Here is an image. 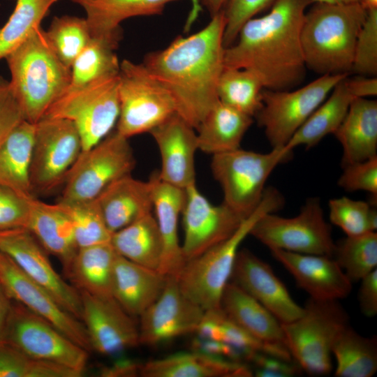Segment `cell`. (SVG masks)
Returning a JSON list of instances; mask_svg holds the SVG:
<instances>
[{"label":"cell","instance_id":"obj_1","mask_svg":"<svg viewBox=\"0 0 377 377\" xmlns=\"http://www.w3.org/2000/svg\"><path fill=\"white\" fill-rule=\"evenodd\" d=\"M223 10L202 30L177 36L166 48L147 54L143 65L171 94L176 112L195 129L219 101L224 68Z\"/></svg>","mask_w":377,"mask_h":377},{"label":"cell","instance_id":"obj_2","mask_svg":"<svg viewBox=\"0 0 377 377\" xmlns=\"http://www.w3.org/2000/svg\"><path fill=\"white\" fill-rule=\"evenodd\" d=\"M312 0H276L269 12L253 17L225 48L224 67L253 71L265 89L290 90L302 82L306 72L301 29Z\"/></svg>","mask_w":377,"mask_h":377},{"label":"cell","instance_id":"obj_3","mask_svg":"<svg viewBox=\"0 0 377 377\" xmlns=\"http://www.w3.org/2000/svg\"><path fill=\"white\" fill-rule=\"evenodd\" d=\"M367 13L361 3H313L305 13L301 29L306 68L321 75H350Z\"/></svg>","mask_w":377,"mask_h":377},{"label":"cell","instance_id":"obj_4","mask_svg":"<svg viewBox=\"0 0 377 377\" xmlns=\"http://www.w3.org/2000/svg\"><path fill=\"white\" fill-rule=\"evenodd\" d=\"M5 59L10 85L25 119L36 124L69 87L71 68L57 57L40 27Z\"/></svg>","mask_w":377,"mask_h":377},{"label":"cell","instance_id":"obj_5","mask_svg":"<svg viewBox=\"0 0 377 377\" xmlns=\"http://www.w3.org/2000/svg\"><path fill=\"white\" fill-rule=\"evenodd\" d=\"M283 203L278 190L266 188L257 208L230 237L186 262L177 276L184 295L205 311L221 308V298L230 279L241 243L262 216L278 210Z\"/></svg>","mask_w":377,"mask_h":377},{"label":"cell","instance_id":"obj_6","mask_svg":"<svg viewBox=\"0 0 377 377\" xmlns=\"http://www.w3.org/2000/svg\"><path fill=\"white\" fill-rule=\"evenodd\" d=\"M303 314L282 324L285 346L295 362L312 376H325L332 369V349L339 333L350 324L339 300L309 297Z\"/></svg>","mask_w":377,"mask_h":377},{"label":"cell","instance_id":"obj_7","mask_svg":"<svg viewBox=\"0 0 377 377\" xmlns=\"http://www.w3.org/2000/svg\"><path fill=\"white\" fill-rule=\"evenodd\" d=\"M292 151L284 146L258 153L240 147L212 155L211 170L223 190V203L244 218L260 202L269 175Z\"/></svg>","mask_w":377,"mask_h":377},{"label":"cell","instance_id":"obj_8","mask_svg":"<svg viewBox=\"0 0 377 377\" xmlns=\"http://www.w3.org/2000/svg\"><path fill=\"white\" fill-rule=\"evenodd\" d=\"M119 74L87 84L69 87L47 109L44 117L70 120L80 135L82 151L104 139L119 114Z\"/></svg>","mask_w":377,"mask_h":377},{"label":"cell","instance_id":"obj_9","mask_svg":"<svg viewBox=\"0 0 377 377\" xmlns=\"http://www.w3.org/2000/svg\"><path fill=\"white\" fill-rule=\"evenodd\" d=\"M128 139L115 131L82 151L65 178L58 202L95 200L112 183L130 175L136 161Z\"/></svg>","mask_w":377,"mask_h":377},{"label":"cell","instance_id":"obj_10","mask_svg":"<svg viewBox=\"0 0 377 377\" xmlns=\"http://www.w3.org/2000/svg\"><path fill=\"white\" fill-rule=\"evenodd\" d=\"M119 114L116 131L128 138L150 132L176 112L170 92L143 64L124 59L119 72Z\"/></svg>","mask_w":377,"mask_h":377},{"label":"cell","instance_id":"obj_11","mask_svg":"<svg viewBox=\"0 0 377 377\" xmlns=\"http://www.w3.org/2000/svg\"><path fill=\"white\" fill-rule=\"evenodd\" d=\"M249 235L269 250L333 257L335 249L331 226L326 221L317 198L306 200L294 217L265 214L255 223Z\"/></svg>","mask_w":377,"mask_h":377},{"label":"cell","instance_id":"obj_12","mask_svg":"<svg viewBox=\"0 0 377 377\" xmlns=\"http://www.w3.org/2000/svg\"><path fill=\"white\" fill-rule=\"evenodd\" d=\"M347 74L323 75L295 90L264 89L263 106L255 116L272 147H283L334 86Z\"/></svg>","mask_w":377,"mask_h":377},{"label":"cell","instance_id":"obj_13","mask_svg":"<svg viewBox=\"0 0 377 377\" xmlns=\"http://www.w3.org/2000/svg\"><path fill=\"white\" fill-rule=\"evenodd\" d=\"M4 341L29 357L52 362L83 372L88 351L44 318L13 301Z\"/></svg>","mask_w":377,"mask_h":377},{"label":"cell","instance_id":"obj_14","mask_svg":"<svg viewBox=\"0 0 377 377\" xmlns=\"http://www.w3.org/2000/svg\"><path fill=\"white\" fill-rule=\"evenodd\" d=\"M35 124L30 182L32 192H47L65 180L82 151V142L70 120L43 117Z\"/></svg>","mask_w":377,"mask_h":377},{"label":"cell","instance_id":"obj_15","mask_svg":"<svg viewBox=\"0 0 377 377\" xmlns=\"http://www.w3.org/2000/svg\"><path fill=\"white\" fill-rule=\"evenodd\" d=\"M0 251L8 256L27 276L46 289L63 308L81 320L80 291L59 275L47 251L27 228L0 232Z\"/></svg>","mask_w":377,"mask_h":377},{"label":"cell","instance_id":"obj_16","mask_svg":"<svg viewBox=\"0 0 377 377\" xmlns=\"http://www.w3.org/2000/svg\"><path fill=\"white\" fill-rule=\"evenodd\" d=\"M181 215L184 231L182 249L186 263L228 239L246 219L223 202L212 204L195 184L185 189Z\"/></svg>","mask_w":377,"mask_h":377},{"label":"cell","instance_id":"obj_17","mask_svg":"<svg viewBox=\"0 0 377 377\" xmlns=\"http://www.w3.org/2000/svg\"><path fill=\"white\" fill-rule=\"evenodd\" d=\"M0 283L8 296L44 318L65 336L92 350L85 327L44 288L27 276L15 262L0 251Z\"/></svg>","mask_w":377,"mask_h":377},{"label":"cell","instance_id":"obj_18","mask_svg":"<svg viewBox=\"0 0 377 377\" xmlns=\"http://www.w3.org/2000/svg\"><path fill=\"white\" fill-rule=\"evenodd\" d=\"M205 311L182 292L177 277L167 276L158 297L139 316L140 344L155 346L195 333Z\"/></svg>","mask_w":377,"mask_h":377},{"label":"cell","instance_id":"obj_19","mask_svg":"<svg viewBox=\"0 0 377 377\" xmlns=\"http://www.w3.org/2000/svg\"><path fill=\"white\" fill-rule=\"evenodd\" d=\"M82 318L91 349L104 355L119 354L140 344L138 327L113 297L80 291Z\"/></svg>","mask_w":377,"mask_h":377},{"label":"cell","instance_id":"obj_20","mask_svg":"<svg viewBox=\"0 0 377 377\" xmlns=\"http://www.w3.org/2000/svg\"><path fill=\"white\" fill-rule=\"evenodd\" d=\"M230 279L282 324L303 314L304 308L292 298L272 267L248 249L238 251Z\"/></svg>","mask_w":377,"mask_h":377},{"label":"cell","instance_id":"obj_21","mask_svg":"<svg viewBox=\"0 0 377 377\" xmlns=\"http://www.w3.org/2000/svg\"><path fill=\"white\" fill-rule=\"evenodd\" d=\"M194 129L175 112L149 132L160 152L161 168L158 176L162 182L182 189L195 184L198 146Z\"/></svg>","mask_w":377,"mask_h":377},{"label":"cell","instance_id":"obj_22","mask_svg":"<svg viewBox=\"0 0 377 377\" xmlns=\"http://www.w3.org/2000/svg\"><path fill=\"white\" fill-rule=\"evenodd\" d=\"M270 251L309 297L339 301L350 293L353 283L333 257L277 249Z\"/></svg>","mask_w":377,"mask_h":377},{"label":"cell","instance_id":"obj_23","mask_svg":"<svg viewBox=\"0 0 377 377\" xmlns=\"http://www.w3.org/2000/svg\"><path fill=\"white\" fill-rule=\"evenodd\" d=\"M150 180L153 208L163 243L158 271L165 276L177 277L186 263L178 236V221L185 200V189L162 182L158 172Z\"/></svg>","mask_w":377,"mask_h":377},{"label":"cell","instance_id":"obj_24","mask_svg":"<svg viewBox=\"0 0 377 377\" xmlns=\"http://www.w3.org/2000/svg\"><path fill=\"white\" fill-rule=\"evenodd\" d=\"M167 276L117 253L113 266L112 296L131 316H140L160 295Z\"/></svg>","mask_w":377,"mask_h":377},{"label":"cell","instance_id":"obj_25","mask_svg":"<svg viewBox=\"0 0 377 377\" xmlns=\"http://www.w3.org/2000/svg\"><path fill=\"white\" fill-rule=\"evenodd\" d=\"M81 6L93 38L117 48L122 37L120 24L135 16L161 15L165 6L179 0H71Z\"/></svg>","mask_w":377,"mask_h":377},{"label":"cell","instance_id":"obj_26","mask_svg":"<svg viewBox=\"0 0 377 377\" xmlns=\"http://www.w3.org/2000/svg\"><path fill=\"white\" fill-rule=\"evenodd\" d=\"M106 225L113 233L151 213L152 183L127 175L109 185L96 198Z\"/></svg>","mask_w":377,"mask_h":377},{"label":"cell","instance_id":"obj_27","mask_svg":"<svg viewBox=\"0 0 377 377\" xmlns=\"http://www.w3.org/2000/svg\"><path fill=\"white\" fill-rule=\"evenodd\" d=\"M333 134L342 146V167L377 156V101L354 98Z\"/></svg>","mask_w":377,"mask_h":377},{"label":"cell","instance_id":"obj_28","mask_svg":"<svg viewBox=\"0 0 377 377\" xmlns=\"http://www.w3.org/2000/svg\"><path fill=\"white\" fill-rule=\"evenodd\" d=\"M252 372L242 362L200 351L179 353L142 364V377H245Z\"/></svg>","mask_w":377,"mask_h":377},{"label":"cell","instance_id":"obj_29","mask_svg":"<svg viewBox=\"0 0 377 377\" xmlns=\"http://www.w3.org/2000/svg\"><path fill=\"white\" fill-rule=\"evenodd\" d=\"M27 228L47 253L60 260L66 272L78 246L71 221L61 205L48 204L33 197Z\"/></svg>","mask_w":377,"mask_h":377},{"label":"cell","instance_id":"obj_30","mask_svg":"<svg viewBox=\"0 0 377 377\" xmlns=\"http://www.w3.org/2000/svg\"><path fill=\"white\" fill-rule=\"evenodd\" d=\"M220 306L230 319L255 339L285 346L280 321L235 283L229 282L226 285Z\"/></svg>","mask_w":377,"mask_h":377},{"label":"cell","instance_id":"obj_31","mask_svg":"<svg viewBox=\"0 0 377 377\" xmlns=\"http://www.w3.org/2000/svg\"><path fill=\"white\" fill-rule=\"evenodd\" d=\"M253 117L219 101L196 128L198 149L214 155L237 149Z\"/></svg>","mask_w":377,"mask_h":377},{"label":"cell","instance_id":"obj_32","mask_svg":"<svg viewBox=\"0 0 377 377\" xmlns=\"http://www.w3.org/2000/svg\"><path fill=\"white\" fill-rule=\"evenodd\" d=\"M36 124L23 120L0 144V186L33 197L30 168Z\"/></svg>","mask_w":377,"mask_h":377},{"label":"cell","instance_id":"obj_33","mask_svg":"<svg viewBox=\"0 0 377 377\" xmlns=\"http://www.w3.org/2000/svg\"><path fill=\"white\" fill-rule=\"evenodd\" d=\"M347 76L334 86L325 101L294 133L284 146L287 151H292L302 145L309 149L326 135L335 132L355 98L348 87Z\"/></svg>","mask_w":377,"mask_h":377},{"label":"cell","instance_id":"obj_34","mask_svg":"<svg viewBox=\"0 0 377 377\" xmlns=\"http://www.w3.org/2000/svg\"><path fill=\"white\" fill-rule=\"evenodd\" d=\"M117 255L110 242L79 248L65 273L79 291L112 297V272Z\"/></svg>","mask_w":377,"mask_h":377},{"label":"cell","instance_id":"obj_35","mask_svg":"<svg viewBox=\"0 0 377 377\" xmlns=\"http://www.w3.org/2000/svg\"><path fill=\"white\" fill-rule=\"evenodd\" d=\"M110 243L119 255L158 271L163 243L157 221L152 213L113 232Z\"/></svg>","mask_w":377,"mask_h":377},{"label":"cell","instance_id":"obj_36","mask_svg":"<svg viewBox=\"0 0 377 377\" xmlns=\"http://www.w3.org/2000/svg\"><path fill=\"white\" fill-rule=\"evenodd\" d=\"M195 333L200 338L223 342L241 350L247 354L248 360L253 353L293 360L284 345L264 343L255 339L230 319L221 308L205 311Z\"/></svg>","mask_w":377,"mask_h":377},{"label":"cell","instance_id":"obj_37","mask_svg":"<svg viewBox=\"0 0 377 377\" xmlns=\"http://www.w3.org/2000/svg\"><path fill=\"white\" fill-rule=\"evenodd\" d=\"M336 377H371L377 371V337H364L349 324L339 333L332 349Z\"/></svg>","mask_w":377,"mask_h":377},{"label":"cell","instance_id":"obj_38","mask_svg":"<svg viewBox=\"0 0 377 377\" xmlns=\"http://www.w3.org/2000/svg\"><path fill=\"white\" fill-rule=\"evenodd\" d=\"M264 89L261 80L253 71L224 67L217 95L220 102L253 118L263 106Z\"/></svg>","mask_w":377,"mask_h":377},{"label":"cell","instance_id":"obj_39","mask_svg":"<svg viewBox=\"0 0 377 377\" xmlns=\"http://www.w3.org/2000/svg\"><path fill=\"white\" fill-rule=\"evenodd\" d=\"M59 0H17L15 8L0 29V60L40 27L50 8Z\"/></svg>","mask_w":377,"mask_h":377},{"label":"cell","instance_id":"obj_40","mask_svg":"<svg viewBox=\"0 0 377 377\" xmlns=\"http://www.w3.org/2000/svg\"><path fill=\"white\" fill-rule=\"evenodd\" d=\"M333 258L351 282L377 269V233L346 236L335 243Z\"/></svg>","mask_w":377,"mask_h":377},{"label":"cell","instance_id":"obj_41","mask_svg":"<svg viewBox=\"0 0 377 377\" xmlns=\"http://www.w3.org/2000/svg\"><path fill=\"white\" fill-rule=\"evenodd\" d=\"M112 44L91 37L90 41L73 61L71 87H80L103 77L117 75L119 63Z\"/></svg>","mask_w":377,"mask_h":377},{"label":"cell","instance_id":"obj_42","mask_svg":"<svg viewBox=\"0 0 377 377\" xmlns=\"http://www.w3.org/2000/svg\"><path fill=\"white\" fill-rule=\"evenodd\" d=\"M45 34L57 57L69 68L91 38L86 19L69 15L54 17Z\"/></svg>","mask_w":377,"mask_h":377},{"label":"cell","instance_id":"obj_43","mask_svg":"<svg viewBox=\"0 0 377 377\" xmlns=\"http://www.w3.org/2000/svg\"><path fill=\"white\" fill-rule=\"evenodd\" d=\"M80 372L57 363L34 360L0 341V377H78Z\"/></svg>","mask_w":377,"mask_h":377},{"label":"cell","instance_id":"obj_44","mask_svg":"<svg viewBox=\"0 0 377 377\" xmlns=\"http://www.w3.org/2000/svg\"><path fill=\"white\" fill-rule=\"evenodd\" d=\"M58 203L71 221L78 249L110 242L112 233L106 225L96 199Z\"/></svg>","mask_w":377,"mask_h":377},{"label":"cell","instance_id":"obj_45","mask_svg":"<svg viewBox=\"0 0 377 377\" xmlns=\"http://www.w3.org/2000/svg\"><path fill=\"white\" fill-rule=\"evenodd\" d=\"M328 208L331 223L346 236L376 231L377 211L374 203L341 197L330 200Z\"/></svg>","mask_w":377,"mask_h":377},{"label":"cell","instance_id":"obj_46","mask_svg":"<svg viewBox=\"0 0 377 377\" xmlns=\"http://www.w3.org/2000/svg\"><path fill=\"white\" fill-rule=\"evenodd\" d=\"M351 73L359 75H377V8L367 10L357 37Z\"/></svg>","mask_w":377,"mask_h":377},{"label":"cell","instance_id":"obj_47","mask_svg":"<svg viewBox=\"0 0 377 377\" xmlns=\"http://www.w3.org/2000/svg\"><path fill=\"white\" fill-rule=\"evenodd\" d=\"M276 0H227L223 8L226 24L223 45L235 41L242 26L260 12L272 6Z\"/></svg>","mask_w":377,"mask_h":377},{"label":"cell","instance_id":"obj_48","mask_svg":"<svg viewBox=\"0 0 377 377\" xmlns=\"http://www.w3.org/2000/svg\"><path fill=\"white\" fill-rule=\"evenodd\" d=\"M32 198L0 186V232L27 228Z\"/></svg>","mask_w":377,"mask_h":377},{"label":"cell","instance_id":"obj_49","mask_svg":"<svg viewBox=\"0 0 377 377\" xmlns=\"http://www.w3.org/2000/svg\"><path fill=\"white\" fill-rule=\"evenodd\" d=\"M338 185L348 191H364L377 195V156L342 167Z\"/></svg>","mask_w":377,"mask_h":377},{"label":"cell","instance_id":"obj_50","mask_svg":"<svg viewBox=\"0 0 377 377\" xmlns=\"http://www.w3.org/2000/svg\"><path fill=\"white\" fill-rule=\"evenodd\" d=\"M25 119L10 81L0 76V144L16 126Z\"/></svg>","mask_w":377,"mask_h":377},{"label":"cell","instance_id":"obj_51","mask_svg":"<svg viewBox=\"0 0 377 377\" xmlns=\"http://www.w3.org/2000/svg\"><path fill=\"white\" fill-rule=\"evenodd\" d=\"M249 361L256 366V376L261 377L292 376L301 369L298 364L263 353H253Z\"/></svg>","mask_w":377,"mask_h":377},{"label":"cell","instance_id":"obj_52","mask_svg":"<svg viewBox=\"0 0 377 377\" xmlns=\"http://www.w3.org/2000/svg\"><path fill=\"white\" fill-rule=\"evenodd\" d=\"M358 292L360 310L365 316L371 318L377 314V269L361 280Z\"/></svg>","mask_w":377,"mask_h":377},{"label":"cell","instance_id":"obj_53","mask_svg":"<svg viewBox=\"0 0 377 377\" xmlns=\"http://www.w3.org/2000/svg\"><path fill=\"white\" fill-rule=\"evenodd\" d=\"M192 346L194 350L236 362H241L242 359L247 360L248 357L241 350L221 341L198 337L194 340Z\"/></svg>","mask_w":377,"mask_h":377},{"label":"cell","instance_id":"obj_54","mask_svg":"<svg viewBox=\"0 0 377 377\" xmlns=\"http://www.w3.org/2000/svg\"><path fill=\"white\" fill-rule=\"evenodd\" d=\"M348 87L355 98H368L377 94L376 77L356 75L346 77Z\"/></svg>","mask_w":377,"mask_h":377},{"label":"cell","instance_id":"obj_55","mask_svg":"<svg viewBox=\"0 0 377 377\" xmlns=\"http://www.w3.org/2000/svg\"><path fill=\"white\" fill-rule=\"evenodd\" d=\"M142 364L124 360L114 362L111 366L101 369V376L104 377H132L140 376Z\"/></svg>","mask_w":377,"mask_h":377},{"label":"cell","instance_id":"obj_56","mask_svg":"<svg viewBox=\"0 0 377 377\" xmlns=\"http://www.w3.org/2000/svg\"><path fill=\"white\" fill-rule=\"evenodd\" d=\"M13 302L0 283V341L4 340Z\"/></svg>","mask_w":377,"mask_h":377},{"label":"cell","instance_id":"obj_57","mask_svg":"<svg viewBox=\"0 0 377 377\" xmlns=\"http://www.w3.org/2000/svg\"><path fill=\"white\" fill-rule=\"evenodd\" d=\"M191 1L192 7L184 25V32H188L190 30L191 26L195 22L202 11V6L200 0H191Z\"/></svg>","mask_w":377,"mask_h":377},{"label":"cell","instance_id":"obj_58","mask_svg":"<svg viewBox=\"0 0 377 377\" xmlns=\"http://www.w3.org/2000/svg\"><path fill=\"white\" fill-rule=\"evenodd\" d=\"M227 0H200L201 6L206 8L211 17L221 11Z\"/></svg>","mask_w":377,"mask_h":377},{"label":"cell","instance_id":"obj_59","mask_svg":"<svg viewBox=\"0 0 377 377\" xmlns=\"http://www.w3.org/2000/svg\"><path fill=\"white\" fill-rule=\"evenodd\" d=\"M313 3L315 2H325L330 3H361V0H312Z\"/></svg>","mask_w":377,"mask_h":377},{"label":"cell","instance_id":"obj_60","mask_svg":"<svg viewBox=\"0 0 377 377\" xmlns=\"http://www.w3.org/2000/svg\"><path fill=\"white\" fill-rule=\"evenodd\" d=\"M361 3L367 10L377 8V0H361Z\"/></svg>","mask_w":377,"mask_h":377}]
</instances>
